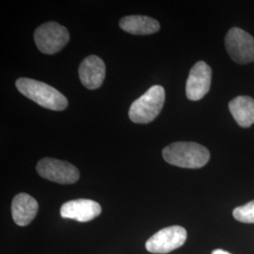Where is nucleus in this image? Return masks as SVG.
Masks as SVG:
<instances>
[{
    "mask_svg": "<svg viewBox=\"0 0 254 254\" xmlns=\"http://www.w3.org/2000/svg\"><path fill=\"white\" fill-rule=\"evenodd\" d=\"M101 205L92 200L78 199L69 200L63 204L61 216L64 218L74 219L79 222H88L100 216Z\"/></svg>",
    "mask_w": 254,
    "mask_h": 254,
    "instance_id": "nucleus-9",
    "label": "nucleus"
},
{
    "mask_svg": "<svg viewBox=\"0 0 254 254\" xmlns=\"http://www.w3.org/2000/svg\"><path fill=\"white\" fill-rule=\"evenodd\" d=\"M187 236L186 229L181 226L164 228L147 240L146 250L151 254H169L184 245Z\"/></svg>",
    "mask_w": 254,
    "mask_h": 254,
    "instance_id": "nucleus-7",
    "label": "nucleus"
},
{
    "mask_svg": "<svg viewBox=\"0 0 254 254\" xmlns=\"http://www.w3.org/2000/svg\"><path fill=\"white\" fill-rule=\"evenodd\" d=\"M78 74L84 87L89 90L98 89L106 76V65L101 58L91 55L83 60Z\"/></svg>",
    "mask_w": 254,
    "mask_h": 254,
    "instance_id": "nucleus-10",
    "label": "nucleus"
},
{
    "mask_svg": "<svg viewBox=\"0 0 254 254\" xmlns=\"http://www.w3.org/2000/svg\"><path fill=\"white\" fill-rule=\"evenodd\" d=\"M233 216L240 222L254 223V200L235 208L233 211Z\"/></svg>",
    "mask_w": 254,
    "mask_h": 254,
    "instance_id": "nucleus-14",
    "label": "nucleus"
},
{
    "mask_svg": "<svg viewBox=\"0 0 254 254\" xmlns=\"http://www.w3.org/2000/svg\"><path fill=\"white\" fill-rule=\"evenodd\" d=\"M164 102L163 87L154 85L133 102L129 109V118L135 124H149L159 115L163 109Z\"/></svg>",
    "mask_w": 254,
    "mask_h": 254,
    "instance_id": "nucleus-3",
    "label": "nucleus"
},
{
    "mask_svg": "<svg viewBox=\"0 0 254 254\" xmlns=\"http://www.w3.org/2000/svg\"><path fill=\"white\" fill-rule=\"evenodd\" d=\"M212 80V70L204 62H198L191 68L186 86L187 97L199 101L208 93Z\"/></svg>",
    "mask_w": 254,
    "mask_h": 254,
    "instance_id": "nucleus-8",
    "label": "nucleus"
},
{
    "mask_svg": "<svg viewBox=\"0 0 254 254\" xmlns=\"http://www.w3.org/2000/svg\"><path fill=\"white\" fill-rule=\"evenodd\" d=\"M39 210L37 200L27 193H19L11 202V215L18 226H27L36 217Z\"/></svg>",
    "mask_w": 254,
    "mask_h": 254,
    "instance_id": "nucleus-11",
    "label": "nucleus"
},
{
    "mask_svg": "<svg viewBox=\"0 0 254 254\" xmlns=\"http://www.w3.org/2000/svg\"><path fill=\"white\" fill-rule=\"evenodd\" d=\"M15 85L23 95L45 109L62 111L68 106V100L62 92L44 82L22 77Z\"/></svg>",
    "mask_w": 254,
    "mask_h": 254,
    "instance_id": "nucleus-2",
    "label": "nucleus"
},
{
    "mask_svg": "<svg viewBox=\"0 0 254 254\" xmlns=\"http://www.w3.org/2000/svg\"><path fill=\"white\" fill-rule=\"evenodd\" d=\"M164 159L171 165L185 169H200L208 163L210 152L196 142L179 141L164 148Z\"/></svg>",
    "mask_w": 254,
    "mask_h": 254,
    "instance_id": "nucleus-1",
    "label": "nucleus"
},
{
    "mask_svg": "<svg viewBox=\"0 0 254 254\" xmlns=\"http://www.w3.org/2000/svg\"><path fill=\"white\" fill-rule=\"evenodd\" d=\"M34 40L38 49L44 54L53 55L60 52L70 40L66 27L56 22H48L37 28Z\"/></svg>",
    "mask_w": 254,
    "mask_h": 254,
    "instance_id": "nucleus-4",
    "label": "nucleus"
},
{
    "mask_svg": "<svg viewBox=\"0 0 254 254\" xmlns=\"http://www.w3.org/2000/svg\"><path fill=\"white\" fill-rule=\"evenodd\" d=\"M120 27L133 35H150L159 30L157 20L142 15H130L121 19Z\"/></svg>",
    "mask_w": 254,
    "mask_h": 254,
    "instance_id": "nucleus-12",
    "label": "nucleus"
},
{
    "mask_svg": "<svg viewBox=\"0 0 254 254\" xmlns=\"http://www.w3.org/2000/svg\"><path fill=\"white\" fill-rule=\"evenodd\" d=\"M36 170L43 178L61 185L74 184L80 176L78 169L72 164L48 157L38 162Z\"/></svg>",
    "mask_w": 254,
    "mask_h": 254,
    "instance_id": "nucleus-6",
    "label": "nucleus"
},
{
    "mask_svg": "<svg viewBox=\"0 0 254 254\" xmlns=\"http://www.w3.org/2000/svg\"><path fill=\"white\" fill-rule=\"evenodd\" d=\"M225 46L231 59L238 64L254 61V38L242 28L233 27L225 37Z\"/></svg>",
    "mask_w": 254,
    "mask_h": 254,
    "instance_id": "nucleus-5",
    "label": "nucleus"
},
{
    "mask_svg": "<svg viewBox=\"0 0 254 254\" xmlns=\"http://www.w3.org/2000/svg\"><path fill=\"white\" fill-rule=\"evenodd\" d=\"M212 254H232L230 253H228L226 251H223V250H215L212 252Z\"/></svg>",
    "mask_w": 254,
    "mask_h": 254,
    "instance_id": "nucleus-15",
    "label": "nucleus"
},
{
    "mask_svg": "<svg viewBox=\"0 0 254 254\" xmlns=\"http://www.w3.org/2000/svg\"><path fill=\"white\" fill-rule=\"evenodd\" d=\"M229 109L238 126L244 128L254 124V99L251 96H237L229 103Z\"/></svg>",
    "mask_w": 254,
    "mask_h": 254,
    "instance_id": "nucleus-13",
    "label": "nucleus"
}]
</instances>
